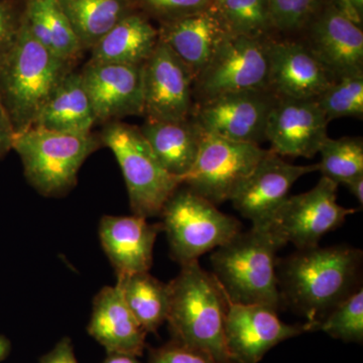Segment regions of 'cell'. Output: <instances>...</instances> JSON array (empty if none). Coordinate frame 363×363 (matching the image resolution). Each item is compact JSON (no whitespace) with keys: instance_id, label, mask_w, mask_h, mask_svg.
Instances as JSON below:
<instances>
[{"instance_id":"ac0fdd59","label":"cell","mask_w":363,"mask_h":363,"mask_svg":"<svg viewBox=\"0 0 363 363\" xmlns=\"http://www.w3.org/2000/svg\"><path fill=\"white\" fill-rule=\"evenodd\" d=\"M269 89L279 98L316 100L334 82L304 43H269Z\"/></svg>"},{"instance_id":"d6986e66","label":"cell","mask_w":363,"mask_h":363,"mask_svg":"<svg viewBox=\"0 0 363 363\" xmlns=\"http://www.w3.org/2000/svg\"><path fill=\"white\" fill-rule=\"evenodd\" d=\"M161 231V223L150 224L136 215L102 217L100 241L117 278L150 272L155 242Z\"/></svg>"},{"instance_id":"e575fe53","label":"cell","mask_w":363,"mask_h":363,"mask_svg":"<svg viewBox=\"0 0 363 363\" xmlns=\"http://www.w3.org/2000/svg\"><path fill=\"white\" fill-rule=\"evenodd\" d=\"M149 363H221L213 357L183 344L171 341L150 350Z\"/></svg>"},{"instance_id":"d4e9b609","label":"cell","mask_w":363,"mask_h":363,"mask_svg":"<svg viewBox=\"0 0 363 363\" xmlns=\"http://www.w3.org/2000/svg\"><path fill=\"white\" fill-rule=\"evenodd\" d=\"M23 18L28 32L57 58L72 66L80 58L84 50L59 0H26Z\"/></svg>"},{"instance_id":"f35d334b","label":"cell","mask_w":363,"mask_h":363,"mask_svg":"<svg viewBox=\"0 0 363 363\" xmlns=\"http://www.w3.org/2000/svg\"><path fill=\"white\" fill-rule=\"evenodd\" d=\"M344 185L348 188L351 194L354 196L355 199L360 205H363V175L355 177L351 180L346 182Z\"/></svg>"},{"instance_id":"7a4b0ae2","label":"cell","mask_w":363,"mask_h":363,"mask_svg":"<svg viewBox=\"0 0 363 363\" xmlns=\"http://www.w3.org/2000/svg\"><path fill=\"white\" fill-rule=\"evenodd\" d=\"M168 286L167 322L173 340L202 351L217 362L231 363L225 344L229 301L214 274L195 260L181 266Z\"/></svg>"},{"instance_id":"6da1fadb","label":"cell","mask_w":363,"mask_h":363,"mask_svg":"<svg viewBox=\"0 0 363 363\" xmlns=\"http://www.w3.org/2000/svg\"><path fill=\"white\" fill-rule=\"evenodd\" d=\"M362 252L350 245L298 250L278 260L279 293L284 303L306 318L312 328L359 289Z\"/></svg>"},{"instance_id":"e0dca14e","label":"cell","mask_w":363,"mask_h":363,"mask_svg":"<svg viewBox=\"0 0 363 363\" xmlns=\"http://www.w3.org/2000/svg\"><path fill=\"white\" fill-rule=\"evenodd\" d=\"M306 45L334 80L363 73V32L330 4L323 6L309 21Z\"/></svg>"},{"instance_id":"4dcf8cb0","label":"cell","mask_w":363,"mask_h":363,"mask_svg":"<svg viewBox=\"0 0 363 363\" xmlns=\"http://www.w3.org/2000/svg\"><path fill=\"white\" fill-rule=\"evenodd\" d=\"M322 330L332 338L344 342L362 343L363 341V291L358 289L320 323Z\"/></svg>"},{"instance_id":"4fadbf2b","label":"cell","mask_w":363,"mask_h":363,"mask_svg":"<svg viewBox=\"0 0 363 363\" xmlns=\"http://www.w3.org/2000/svg\"><path fill=\"white\" fill-rule=\"evenodd\" d=\"M269 306L229 302L225 344L231 363H259L274 346L312 331L309 324H286Z\"/></svg>"},{"instance_id":"ba28073f","label":"cell","mask_w":363,"mask_h":363,"mask_svg":"<svg viewBox=\"0 0 363 363\" xmlns=\"http://www.w3.org/2000/svg\"><path fill=\"white\" fill-rule=\"evenodd\" d=\"M269 40L227 33L194 79V105L230 93L269 89Z\"/></svg>"},{"instance_id":"f1b7e54d","label":"cell","mask_w":363,"mask_h":363,"mask_svg":"<svg viewBox=\"0 0 363 363\" xmlns=\"http://www.w3.org/2000/svg\"><path fill=\"white\" fill-rule=\"evenodd\" d=\"M318 154L321 155L318 171L337 185L363 175L362 138L343 136L334 140L328 136Z\"/></svg>"},{"instance_id":"2e32d148","label":"cell","mask_w":363,"mask_h":363,"mask_svg":"<svg viewBox=\"0 0 363 363\" xmlns=\"http://www.w3.org/2000/svg\"><path fill=\"white\" fill-rule=\"evenodd\" d=\"M80 73L97 123L143 116V65L88 62Z\"/></svg>"},{"instance_id":"484cf974","label":"cell","mask_w":363,"mask_h":363,"mask_svg":"<svg viewBox=\"0 0 363 363\" xmlns=\"http://www.w3.org/2000/svg\"><path fill=\"white\" fill-rule=\"evenodd\" d=\"M83 50H91L135 11V0H59Z\"/></svg>"},{"instance_id":"603a6c76","label":"cell","mask_w":363,"mask_h":363,"mask_svg":"<svg viewBox=\"0 0 363 363\" xmlns=\"http://www.w3.org/2000/svg\"><path fill=\"white\" fill-rule=\"evenodd\" d=\"M140 130L162 168L182 183L197 159L201 128L190 117L183 121L147 119Z\"/></svg>"},{"instance_id":"8fae6325","label":"cell","mask_w":363,"mask_h":363,"mask_svg":"<svg viewBox=\"0 0 363 363\" xmlns=\"http://www.w3.org/2000/svg\"><path fill=\"white\" fill-rule=\"evenodd\" d=\"M278 97L271 90L230 93L195 104L192 118L203 130L233 142L259 145Z\"/></svg>"},{"instance_id":"8d00e7d4","label":"cell","mask_w":363,"mask_h":363,"mask_svg":"<svg viewBox=\"0 0 363 363\" xmlns=\"http://www.w3.org/2000/svg\"><path fill=\"white\" fill-rule=\"evenodd\" d=\"M325 2L337 9L355 25L362 26L363 0H325Z\"/></svg>"},{"instance_id":"ffe728a7","label":"cell","mask_w":363,"mask_h":363,"mask_svg":"<svg viewBox=\"0 0 363 363\" xmlns=\"http://www.w3.org/2000/svg\"><path fill=\"white\" fill-rule=\"evenodd\" d=\"M88 333L107 353L142 357L147 332L124 301L118 286H104L93 301Z\"/></svg>"},{"instance_id":"83f0119b","label":"cell","mask_w":363,"mask_h":363,"mask_svg":"<svg viewBox=\"0 0 363 363\" xmlns=\"http://www.w3.org/2000/svg\"><path fill=\"white\" fill-rule=\"evenodd\" d=\"M212 9L229 35L269 39L274 30L267 0H213Z\"/></svg>"},{"instance_id":"74e56055","label":"cell","mask_w":363,"mask_h":363,"mask_svg":"<svg viewBox=\"0 0 363 363\" xmlns=\"http://www.w3.org/2000/svg\"><path fill=\"white\" fill-rule=\"evenodd\" d=\"M14 138L16 130L13 123L0 104V160L4 159L13 150Z\"/></svg>"},{"instance_id":"cb8c5ba5","label":"cell","mask_w":363,"mask_h":363,"mask_svg":"<svg viewBox=\"0 0 363 363\" xmlns=\"http://www.w3.org/2000/svg\"><path fill=\"white\" fill-rule=\"evenodd\" d=\"M159 42V30L143 14L130 13L97 43L89 62L143 65Z\"/></svg>"},{"instance_id":"9c48e42d","label":"cell","mask_w":363,"mask_h":363,"mask_svg":"<svg viewBox=\"0 0 363 363\" xmlns=\"http://www.w3.org/2000/svg\"><path fill=\"white\" fill-rule=\"evenodd\" d=\"M266 152L259 145L233 142L202 130L197 159L182 185L218 206L230 201Z\"/></svg>"},{"instance_id":"d590c367","label":"cell","mask_w":363,"mask_h":363,"mask_svg":"<svg viewBox=\"0 0 363 363\" xmlns=\"http://www.w3.org/2000/svg\"><path fill=\"white\" fill-rule=\"evenodd\" d=\"M40 363H78L70 338H63L44 357Z\"/></svg>"},{"instance_id":"5bb4252c","label":"cell","mask_w":363,"mask_h":363,"mask_svg":"<svg viewBox=\"0 0 363 363\" xmlns=\"http://www.w3.org/2000/svg\"><path fill=\"white\" fill-rule=\"evenodd\" d=\"M315 171L318 164L296 166L267 150L230 201L245 218L252 221V227L264 228L289 197L294 184Z\"/></svg>"},{"instance_id":"44dd1931","label":"cell","mask_w":363,"mask_h":363,"mask_svg":"<svg viewBox=\"0 0 363 363\" xmlns=\"http://www.w3.org/2000/svg\"><path fill=\"white\" fill-rule=\"evenodd\" d=\"M157 30L159 40L175 52L194 79L227 35L212 6L185 18L162 23Z\"/></svg>"},{"instance_id":"f546056e","label":"cell","mask_w":363,"mask_h":363,"mask_svg":"<svg viewBox=\"0 0 363 363\" xmlns=\"http://www.w3.org/2000/svg\"><path fill=\"white\" fill-rule=\"evenodd\" d=\"M327 121L363 117V73L336 79L316 99Z\"/></svg>"},{"instance_id":"d6a6232c","label":"cell","mask_w":363,"mask_h":363,"mask_svg":"<svg viewBox=\"0 0 363 363\" xmlns=\"http://www.w3.org/2000/svg\"><path fill=\"white\" fill-rule=\"evenodd\" d=\"M135 6L154 16L160 23L178 20L206 11L213 0H135Z\"/></svg>"},{"instance_id":"7402d4cb","label":"cell","mask_w":363,"mask_h":363,"mask_svg":"<svg viewBox=\"0 0 363 363\" xmlns=\"http://www.w3.org/2000/svg\"><path fill=\"white\" fill-rule=\"evenodd\" d=\"M96 116L80 72L72 69L45 102L33 126L57 133L89 135Z\"/></svg>"},{"instance_id":"8992f818","label":"cell","mask_w":363,"mask_h":363,"mask_svg":"<svg viewBox=\"0 0 363 363\" xmlns=\"http://www.w3.org/2000/svg\"><path fill=\"white\" fill-rule=\"evenodd\" d=\"M99 138L113 152L121 167L133 215L147 219L161 215L164 204L182 183L162 168L140 128L111 121Z\"/></svg>"},{"instance_id":"277c9868","label":"cell","mask_w":363,"mask_h":363,"mask_svg":"<svg viewBox=\"0 0 363 363\" xmlns=\"http://www.w3.org/2000/svg\"><path fill=\"white\" fill-rule=\"evenodd\" d=\"M72 69L33 37L23 18L16 45L0 66V104L16 133L33 128L45 102Z\"/></svg>"},{"instance_id":"836d02e7","label":"cell","mask_w":363,"mask_h":363,"mask_svg":"<svg viewBox=\"0 0 363 363\" xmlns=\"http://www.w3.org/2000/svg\"><path fill=\"white\" fill-rule=\"evenodd\" d=\"M23 4L18 0H0V66L16 45L23 23Z\"/></svg>"},{"instance_id":"5b68a950","label":"cell","mask_w":363,"mask_h":363,"mask_svg":"<svg viewBox=\"0 0 363 363\" xmlns=\"http://www.w3.org/2000/svg\"><path fill=\"white\" fill-rule=\"evenodd\" d=\"M102 143L98 136L33 128L16 133L13 150L26 181L39 194L60 197L75 187L81 167Z\"/></svg>"},{"instance_id":"30bf717a","label":"cell","mask_w":363,"mask_h":363,"mask_svg":"<svg viewBox=\"0 0 363 363\" xmlns=\"http://www.w3.org/2000/svg\"><path fill=\"white\" fill-rule=\"evenodd\" d=\"M338 185L322 177L312 190L289 196L264 228L297 250L319 245L323 236L342 225L357 210L337 203Z\"/></svg>"},{"instance_id":"ab89813d","label":"cell","mask_w":363,"mask_h":363,"mask_svg":"<svg viewBox=\"0 0 363 363\" xmlns=\"http://www.w3.org/2000/svg\"><path fill=\"white\" fill-rule=\"evenodd\" d=\"M102 363H142L138 357L123 353H107V357Z\"/></svg>"},{"instance_id":"52a82bcc","label":"cell","mask_w":363,"mask_h":363,"mask_svg":"<svg viewBox=\"0 0 363 363\" xmlns=\"http://www.w3.org/2000/svg\"><path fill=\"white\" fill-rule=\"evenodd\" d=\"M160 216L172 257L181 266L225 245L241 231L240 221L235 217L223 213L188 187L177 189Z\"/></svg>"},{"instance_id":"7c38bea8","label":"cell","mask_w":363,"mask_h":363,"mask_svg":"<svg viewBox=\"0 0 363 363\" xmlns=\"http://www.w3.org/2000/svg\"><path fill=\"white\" fill-rule=\"evenodd\" d=\"M193 85L188 67L159 40L143 64V116L160 121L190 118L194 109Z\"/></svg>"},{"instance_id":"9a60e30c","label":"cell","mask_w":363,"mask_h":363,"mask_svg":"<svg viewBox=\"0 0 363 363\" xmlns=\"http://www.w3.org/2000/svg\"><path fill=\"white\" fill-rule=\"evenodd\" d=\"M328 123L316 100L278 97L267 119L269 150L279 157L311 159L328 138Z\"/></svg>"},{"instance_id":"60d3db41","label":"cell","mask_w":363,"mask_h":363,"mask_svg":"<svg viewBox=\"0 0 363 363\" xmlns=\"http://www.w3.org/2000/svg\"><path fill=\"white\" fill-rule=\"evenodd\" d=\"M11 350V343L6 336L0 335V362L9 357Z\"/></svg>"},{"instance_id":"3957f363","label":"cell","mask_w":363,"mask_h":363,"mask_svg":"<svg viewBox=\"0 0 363 363\" xmlns=\"http://www.w3.org/2000/svg\"><path fill=\"white\" fill-rule=\"evenodd\" d=\"M284 245L267 229L252 227L216 248L210 259L212 274L229 302L281 309L277 252Z\"/></svg>"},{"instance_id":"4316f807","label":"cell","mask_w":363,"mask_h":363,"mask_svg":"<svg viewBox=\"0 0 363 363\" xmlns=\"http://www.w3.org/2000/svg\"><path fill=\"white\" fill-rule=\"evenodd\" d=\"M116 285L138 323L147 333H156L168 318V284L147 272L117 278Z\"/></svg>"},{"instance_id":"1f68e13d","label":"cell","mask_w":363,"mask_h":363,"mask_svg":"<svg viewBox=\"0 0 363 363\" xmlns=\"http://www.w3.org/2000/svg\"><path fill=\"white\" fill-rule=\"evenodd\" d=\"M274 30L293 33L309 23L325 0H267Z\"/></svg>"}]
</instances>
